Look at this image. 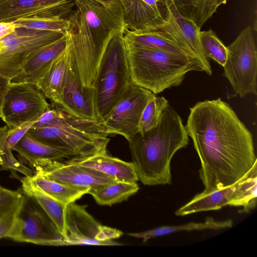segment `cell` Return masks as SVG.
Segmentation results:
<instances>
[{"mask_svg":"<svg viewBox=\"0 0 257 257\" xmlns=\"http://www.w3.org/2000/svg\"><path fill=\"white\" fill-rule=\"evenodd\" d=\"M26 178L33 186L65 205L74 202L83 195L87 194L89 190L36 174L31 177Z\"/></svg>","mask_w":257,"mask_h":257,"instance_id":"cell-24","label":"cell"},{"mask_svg":"<svg viewBox=\"0 0 257 257\" xmlns=\"http://www.w3.org/2000/svg\"><path fill=\"white\" fill-rule=\"evenodd\" d=\"M185 127L200 161L203 192L234 185L256 165L252 134L220 98L190 108Z\"/></svg>","mask_w":257,"mask_h":257,"instance_id":"cell-1","label":"cell"},{"mask_svg":"<svg viewBox=\"0 0 257 257\" xmlns=\"http://www.w3.org/2000/svg\"><path fill=\"white\" fill-rule=\"evenodd\" d=\"M0 166L5 170L17 171L25 177H31L35 175L34 171L18 161L12 153L11 148L5 146L4 152L0 155Z\"/></svg>","mask_w":257,"mask_h":257,"instance_id":"cell-32","label":"cell"},{"mask_svg":"<svg viewBox=\"0 0 257 257\" xmlns=\"http://www.w3.org/2000/svg\"><path fill=\"white\" fill-rule=\"evenodd\" d=\"M6 237L42 245H66L62 234L39 204L23 192L12 228Z\"/></svg>","mask_w":257,"mask_h":257,"instance_id":"cell-9","label":"cell"},{"mask_svg":"<svg viewBox=\"0 0 257 257\" xmlns=\"http://www.w3.org/2000/svg\"><path fill=\"white\" fill-rule=\"evenodd\" d=\"M156 95L131 82L109 113L97 120L101 132L108 136L119 135L128 140L139 132L142 112L148 101Z\"/></svg>","mask_w":257,"mask_h":257,"instance_id":"cell-10","label":"cell"},{"mask_svg":"<svg viewBox=\"0 0 257 257\" xmlns=\"http://www.w3.org/2000/svg\"><path fill=\"white\" fill-rule=\"evenodd\" d=\"M227 57L223 76L240 97L257 94V50L252 28H244L226 47Z\"/></svg>","mask_w":257,"mask_h":257,"instance_id":"cell-7","label":"cell"},{"mask_svg":"<svg viewBox=\"0 0 257 257\" xmlns=\"http://www.w3.org/2000/svg\"><path fill=\"white\" fill-rule=\"evenodd\" d=\"M124 32L118 33L110 40L98 68L93 90L98 120L109 113L132 82Z\"/></svg>","mask_w":257,"mask_h":257,"instance_id":"cell-6","label":"cell"},{"mask_svg":"<svg viewBox=\"0 0 257 257\" xmlns=\"http://www.w3.org/2000/svg\"><path fill=\"white\" fill-rule=\"evenodd\" d=\"M12 150L28 164L41 159L65 161L77 156L64 149L40 142L27 133Z\"/></svg>","mask_w":257,"mask_h":257,"instance_id":"cell-22","label":"cell"},{"mask_svg":"<svg viewBox=\"0 0 257 257\" xmlns=\"http://www.w3.org/2000/svg\"><path fill=\"white\" fill-rule=\"evenodd\" d=\"M126 29L144 31L164 24L167 11L163 0H119Z\"/></svg>","mask_w":257,"mask_h":257,"instance_id":"cell-16","label":"cell"},{"mask_svg":"<svg viewBox=\"0 0 257 257\" xmlns=\"http://www.w3.org/2000/svg\"><path fill=\"white\" fill-rule=\"evenodd\" d=\"M189 141L182 118L169 104L157 126L127 140L138 180L145 185L170 184L171 160Z\"/></svg>","mask_w":257,"mask_h":257,"instance_id":"cell-3","label":"cell"},{"mask_svg":"<svg viewBox=\"0 0 257 257\" xmlns=\"http://www.w3.org/2000/svg\"><path fill=\"white\" fill-rule=\"evenodd\" d=\"M16 27H23L42 31H55L66 34L72 30L71 17L69 19H48L26 17L13 22Z\"/></svg>","mask_w":257,"mask_h":257,"instance_id":"cell-29","label":"cell"},{"mask_svg":"<svg viewBox=\"0 0 257 257\" xmlns=\"http://www.w3.org/2000/svg\"><path fill=\"white\" fill-rule=\"evenodd\" d=\"M72 52L67 73L60 93L52 107L71 117L87 121L98 120L93 91L83 88L72 62Z\"/></svg>","mask_w":257,"mask_h":257,"instance_id":"cell-15","label":"cell"},{"mask_svg":"<svg viewBox=\"0 0 257 257\" xmlns=\"http://www.w3.org/2000/svg\"><path fill=\"white\" fill-rule=\"evenodd\" d=\"M51 106L36 85L11 81L3 101L2 119L10 129L14 128L36 121Z\"/></svg>","mask_w":257,"mask_h":257,"instance_id":"cell-12","label":"cell"},{"mask_svg":"<svg viewBox=\"0 0 257 257\" xmlns=\"http://www.w3.org/2000/svg\"><path fill=\"white\" fill-rule=\"evenodd\" d=\"M64 34L16 27L12 33L0 39V76L12 80L20 74L24 63L36 52Z\"/></svg>","mask_w":257,"mask_h":257,"instance_id":"cell-8","label":"cell"},{"mask_svg":"<svg viewBox=\"0 0 257 257\" xmlns=\"http://www.w3.org/2000/svg\"><path fill=\"white\" fill-rule=\"evenodd\" d=\"M87 205L72 202L66 205L63 232L66 245H118L112 240L103 241L104 225L98 222L86 210Z\"/></svg>","mask_w":257,"mask_h":257,"instance_id":"cell-14","label":"cell"},{"mask_svg":"<svg viewBox=\"0 0 257 257\" xmlns=\"http://www.w3.org/2000/svg\"><path fill=\"white\" fill-rule=\"evenodd\" d=\"M70 40L69 32L58 40L39 50L27 60L20 74L11 82L36 85L46 73L54 60L66 49Z\"/></svg>","mask_w":257,"mask_h":257,"instance_id":"cell-17","label":"cell"},{"mask_svg":"<svg viewBox=\"0 0 257 257\" xmlns=\"http://www.w3.org/2000/svg\"><path fill=\"white\" fill-rule=\"evenodd\" d=\"M164 96L152 97L145 106L140 118L139 132L143 134L159 124L163 111L169 104Z\"/></svg>","mask_w":257,"mask_h":257,"instance_id":"cell-30","label":"cell"},{"mask_svg":"<svg viewBox=\"0 0 257 257\" xmlns=\"http://www.w3.org/2000/svg\"><path fill=\"white\" fill-rule=\"evenodd\" d=\"M19 205L0 218V238L6 237L11 231Z\"/></svg>","mask_w":257,"mask_h":257,"instance_id":"cell-35","label":"cell"},{"mask_svg":"<svg viewBox=\"0 0 257 257\" xmlns=\"http://www.w3.org/2000/svg\"><path fill=\"white\" fill-rule=\"evenodd\" d=\"M15 28L13 22H0V39L12 33Z\"/></svg>","mask_w":257,"mask_h":257,"instance_id":"cell-37","label":"cell"},{"mask_svg":"<svg viewBox=\"0 0 257 257\" xmlns=\"http://www.w3.org/2000/svg\"><path fill=\"white\" fill-rule=\"evenodd\" d=\"M69 32L72 62L82 86H93L105 50L112 38L126 29L119 0H73Z\"/></svg>","mask_w":257,"mask_h":257,"instance_id":"cell-2","label":"cell"},{"mask_svg":"<svg viewBox=\"0 0 257 257\" xmlns=\"http://www.w3.org/2000/svg\"><path fill=\"white\" fill-rule=\"evenodd\" d=\"M200 41L204 53L210 59L223 67L227 57L226 47L212 29L200 31Z\"/></svg>","mask_w":257,"mask_h":257,"instance_id":"cell-31","label":"cell"},{"mask_svg":"<svg viewBox=\"0 0 257 257\" xmlns=\"http://www.w3.org/2000/svg\"><path fill=\"white\" fill-rule=\"evenodd\" d=\"M23 192L7 189L0 185V218L18 206Z\"/></svg>","mask_w":257,"mask_h":257,"instance_id":"cell-33","label":"cell"},{"mask_svg":"<svg viewBox=\"0 0 257 257\" xmlns=\"http://www.w3.org/2000/svg\"><path fill=\"white\" fill-rule=\"evenodd\" d=\"M228 0H173L179 13L201 29L203 24Z\"/></svg>","mask_w":257,"mask_h":257,"instance_id":"cell-28","label":"cell"},{"mask_svg":"<svg viewBox=\"0 0 257 257\" xmlns=\"http://www.w3.org/2000/svg\"><path fill=\"white\" fill-rule=\"evenodd\" d=\"M166 11L167 20L164 24L144 31H132L126 29L123 33L124 40L133 45L167 52L196 65L204 71L199 59L189 47L167 9Z\"/></svg>","mask_w":257,"mask_h":257,"instance_id":"cell-11","label":"cell"},{"mask_svg":"<svg viewBox=\"0 0 257 257\" xmlns=\"http://www.w3.org/2000/svg\"><path fill=\"white\" fill-rule=\"evenodd\" d=\"M139 189V187L136 182L116 181L90 189L88 194L93 196L97 204L110 206L127 200Z\"/></svg>","mask_w":257,"mask_h":257,"instance_id":"cell-27","label":"cell"},{"mask_svg":"<svg viewBox=\"0 0 257 257\" xmlns=\"http://www.w3.org/2000/svg\"><path fill=\"white\" fill-rule=\"evenodd\" d=\"M29 165L37 175L89 190L116 181L99 171L71 163L68 160L41 159L29 163Z\"/></svg>","mask_w":257,"mask_h":257,"instance_id":"cell-13","label":"cell"},{"mask_svg":"<svg viewBox=\"0 0 257 257\" xmlns=\"http://www.w3.org/2000/svg\"><path fill=\"white\" fill-rule=\"evenodd\" d=\"M238 181L234 185L209 192L196 195L187 203L179 208L175 214L185 216L209 210H219L226 205H234L235 191Z\"/></svg>","mask_w":257,"mask_h":257,"instance_id":"cell-19","label":"cell"},{"mask_svg":"<svg viewBox=\"0 0 257 257\" xmlns=\"http://www.w3.org/2000/svg\"><path fill=\"white\" fill-rule=\"evenodd\" d=\"M124 43L132 82L156 95L179 86L188 72L203 71L196 65L167 52L133 45L125 40Z\"/></svg>","mask_w":257,"mask_h":257,"instance_id":"cell-5","label":"cell"},{"mask_svg":"<svg viewBox=\"0 0 257 257\" xmlns=\"http://www.w3.org/2000/svg\"><path fill=\"white\" fill-rule=\"evenodd\" d=\"M9 128L7 125L0 127V155L4 152L5 141Z\"/></svg>","mask_w":257,"mask_h":257,"instance_id":"cell-38","label":"cell"},{"mask_svg":"<svg viewBox=\"0 0 257 257\" xmlns=\"http://www.w3.org/2000/svg\"><path fill=\"white\" fill-rule=\"evenodd\" d=\"M67 0H0V22H14Z\"/></svg>","mask_w":257,"mask_h":257,"instance_id":"cell-23","label":"cell"},{"mask_svg":"<svg viewBox=\"0 0 257 257\" xmlns=\"http://www.w3.org/2000/svg\"><path fill=\"white\" fill-rule=\"evenodd\" d=\"M233 224L232 221L228 219L224 221L215 220L212 217H207L202 222H190L180 225H165L154 229L140 232L129 233L128 235L136 238H143L144 242L158 236L177 232L179 231H190L205 229L218 230L230 228Z\"/></svg>","mask_w":257,"mask_h":257,"instance_id":"cell-26","label":"cell"},{"mask_svg":"<svg viewBox=\"0 0 257 257\" xmlns=\"http://www.w3.org/2000/svg\"><path fill=\"white\" fill-rule=\"evenodd\" d=\"M35 121L27 122L15 128H9L5 141V146L12 149L27 133Z\"/></svg>","mask_w":257,"mask_h":257,"instance_id":"cell-34","label":"cell"},{"mask_svg":"<svg viewBox=\"0 0 257 257\" xmlns=\"http://www.w3.org/2000/svg\"><path fill=\"white\" fill-rule=\"evenodd\" d=\"M164 2L181 35L203 66L204 71L208 75H211L212 73L211 65L204 53L201 43V29L191 20L179 13L173 0H164Z\"/></svg>","mask_w":257,"mask_h":257,"instance_id":"cell-21","label":"cell"},{"mask_svg":"<svg viewBox=\"0 0 257 257\" xmlns=\"http://www.w3.org/2000/svg\"><path fill=\"white\" fill-rule=\"evenodd\" d=\"M71 56L70 40L66 49L54 60L46 73L36 84L45 97L51 101V104L55 102L60 93Z\"/></svg>","mask_w":257,"mask_h":257,"instance_id":"cell-20","label":"cell"},{"mask_svg":"<svg viewBox=\"0 0 257 257\" xmlns=\"http://www.w3.org/2000/svg\"><path fill=\"white\" fill-rule=\"evenodd\" d=\"M68 160L71 163L99 171L116 181L127 182L138 181L133 162H127L111 157L106 151L89 155H78Z\"/></svg>","mask_w":257,"mask_h":257,"instance_id":"cell-18","label":"cell"},{"mask_svg":"<svg viewBox=\"0 0 257 257\" xmlns=\"http://www.w3.org/2000/svg\"><path fill=\"white\" fill-rule=\"evenodd\" d=\"M11 80L0 76V118H2V106L5 96Z\"/></svg>","mask_w":257,"mask_h":257,"instance_id":"cell-36","label":"cell"},{"mask_svg":"<svg viewBox=\"0 0 257 257\" xmlns=\"http://www.w3.org/2000/svg\"><path fill=\"white\" fill-rule=\"evenodd\" d=\"M21 181L22 192L39 204L63 235L66 205L33 186L26 177Z\"/></svg>","mask_w":257,"mask_h":257,"instance_id":"cell-25","label":"cell"},{"mask_svg":"<svg viewBox=\"0 0 257 257\" xmlns=\"http://www.w3.org/2000/svg\"><path fill=\"white\" fill-rule=\"evenodd\" d=\"M27 134L40 142L77 156L106 151L110 140L107 135L101 133L97 121L76 119L52 106Z\"/></svg>","mask_w":257,"mask_h":257,"instance_id":"cell-4","label":"cell"}]
</instances>
